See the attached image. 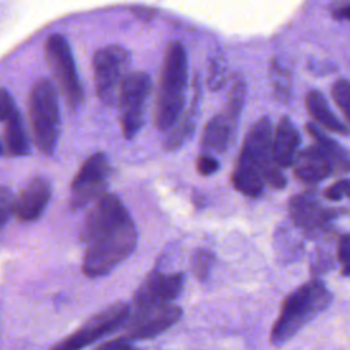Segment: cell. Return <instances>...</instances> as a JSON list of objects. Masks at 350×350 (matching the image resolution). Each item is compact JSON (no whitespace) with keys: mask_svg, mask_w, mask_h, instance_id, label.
Wrapping results in <instances>:
<instances>
[{"mask_svg":"<svg viewBox=\"0 0 350 350\" xmlns=\"http://www.w3.org/2000/svg\"><path fill=\"white\" fill-rule=\"evenodd\" d=\"M86 245L82 271L96 279L112 272L137 246L135 224L115 194L104 193L88 212L79 232Z\"/></svg>","mask_w":350,"mask_h":350,"instance_id":"cell-1","label":"cell"},{"mask_svg":"<svg viewBox=\"0 0 350 350\" xmlns=\"http://www.w3.org/2000/svg\"><path fill=\"white\" fill-rule=\"evenodd\" d=\"M271 145L272 123L268 116H262L249 129L231 178L234 187L249 198H258L265 185L283 189L287 183L272 161Z\"/></svg>","mask_w":350,"mask_h":350,"instance_id":"cell-2","label":"cell"},{"mask_svg":"<svg viewBox=\"0 0 350 350\" xmlns=\"http://www.w3.org/2000/svg\"><path fill=\"white\" fill-rule=\"evenodd\" d=\"M332 294L320 279H312L290 293L271 329V343L280 346L290 340L304 325L324 312Z\"/></svg>","mask_w":350,"mask_h":350,"instance_id":"cell-3","label":"cell"},{"mask_svg":"<svg viewBox=\"0 0 350 350\" xmlns=\"http://www.w3.org/2000/svg\"><path fill=\"white\" fill-rule=\"evenodd\" d=\"M186 88L187 56L185 46L175 41L168 45L161 68L154 118L159 131H168L179 120L186 103Z\"/></svg>","mask_w":350,"mask_h":350,"instance_id":"cell-4","label":"cell"},{"mask_svg":"<svg viewBox=\"0 0 350 350\" xmlns=\"http://www.w3.org/2000/svg\"><path fill=\"white\" fill-rule=\"evenodd\" d=\"M29 122L36 148L52 156L60 135V111L57 93L48 78L37 79L29 93Z\"/></svg>","mask_w":350,"mask_h":350,"instance_id":"cell-5","label":"cell"},{"mask_svg":"<svg viewBox=\"0 0 350 350\" xmlns=\"http://www.w3.org/2000/svg\"><path fill=\"white\" fill-rule=\"evenodd\" d=\"M130 53L122 45H107L98 49L93 57V75L96 93L100 101L113 107L119 101L122 85L131 72Z\"/></svg>","mask_w":350,"mask_h":350,"instance_id":"cell-6","label":"cell"},{"mask_svg":"<svg viewBox=\"0 0 350 350\" xmlns=\"http://www.w3.org/2000/svg\"><path fill=\"white\" fill-rule=\"evenodd\" d=\"M44 52L66 103L72 109L78 108L83 103V88L67 40L62 34H51L45 41Z\"/></svg>","mask_w":350,"mask_h":350,"instance_id":"cell-7","label":"cell"},{"mask_svg":"<svg viewBox=\"0 0 350 350\" xmlns=\"http://www.w3.org/2000/svg\"><path fill=\"white\" fill-rule=\"evenodd\" d=\"M131 313L127 302L118 301L96 313L71 335L55 343L51 350H82L88 345L101 339L123 327Z\"/></svg>","mask_w":350,"mask_h":350,"instance_id":"cell-8","label":"cell"},{"mask_svg":"<svg viewBox=\"0 0 350 350\" xmlns=\"http://www.w3.org/2000/svg\"><path fill=\"white\" fill-rule=\"evenodd\" d=\"M152 89V81L145 71L130 72L120 90L119 108L122 133L126 139H131L139 131L144 122V109L146 98Z\"/></svg>","mask_w":350,"mask_h":350,"instance_id":"cell-9","label":"cell"},{"mask_svg":"<svg viewBox=\"0 0 350 350\" xmlns=\"http://www.w3.org/2000/svg\"><path fill=\"white\" fill-rule=\"evenodd\" d=\"M183 310L172 304L135 309L124 323V331L119 336L126 342L145 340L160 335L182 319Z\"/></svg>","mask_w":350,"mask_h":350,"instance_id":"cell-10","label":"cell"},{"mask_svg":"<svg viewBox=\"0 0 350 350\" xmlns=\"http://www.w3.org/2000/svg\"><path fill=\"white\" fill-rule=\"evenodd\" d=\"M108 174L109 164L107 156L103 152L90 154L71 182L70 206L79 209L103 196Z\"/></svg>","mask_w":350,"mask_h":350,"instance_id":"cell-11","label":"cell"},{"mask_svg":"<svg viewBox=\"0 0 350 350\" xmlns=\"http://www.w3.org/2000/svg\"><path fill=\"white\" fill-rule=\"evenodd\" d=\"M185 284L183 272L152 271L139 284L134 294L135 309H146L171 304L182 291Z\"/></svg>","mask_w":350,"mask_h":350,"instance_id":"cell-12","label":"cell"},{"mask_svg":"<svg viewBox=\"0 0 350 350\" xmlns=\"http://www.w3.org/2000/svg\"><path fill=\"white\" fill-rule=\"evenodd\" d=\"M290 216L293 223L316 238L328 230L331 219L336 216L335 211L323 208L319 201L310 196H295L290 201Z\"/></svg>","mask_w":350,"mask_h":350,"instance_id":"cell-13","label":"cell"},{"mask_svg":"<svg viewBox=\"0 0 350 350\" xmlns=\"http://www.w3.org/2000/svg\"><path fill=\"white\" fill-rule=\"evenodd\" d=\"M51 183L42 176L33 178L29 185L14 198L12 215L19 221H36L45 212L51 200Z\"/></svg>","mask_w":350,"mask_h":350,"instance_id":"cell-14","label":"cell"},{"mask_svg":"<svg viewBox=\"0 0 350 350\" xmlns=\"http://www.w3.org/2000/svg\"><path fill=\"white\" fill-rule=\"evenodd\" d=\"M238 120L239 115L224 108L206 123L201 139V145L206 154H221L227 150L235 137Z\"/></svg>","mask_w":350,"mask_h":350,"instance_id":"cell-15","label":"cell"},{"mask_svg":"<svg viewBox=\"0 0 350 350\" xmlns=\"http://www.w3.org/2000/svg\"><path fill=\"white\" fill-rule=\"evenodd\" d=\"M299 146V133L290 118H280L275 134H272L271 154L278 168H288L297 156Z\"/></svg>","mask_w":350,"mask_h":350,"instance_id":"cell-16","label":"cell"},{"mask_svg":"<svg viewBox=\"0 0 350 350\" xmlns=\"http://www.w3.org/2000/svg\"><path fill=\"white\" fill-rule=\"evenodd\" d=\"M294 176L305 183L321 182L332 172V163L329 159L314 145L299 152L294 161Z\"/></svg>","mask_w":350,"mask_h":350,"instance_id":"cell-17","label":"cell"},{"mask_svg":"<svg viewBox=\"0 0 350 350\" xmlns=\"http://www.w3.org/2000/svg\"><path fill=\"white\" fill-rule=\"evenodd\" d=\"M305 105L310 118L316 122V124H319V127L340 135L349 134V127L342 123L339 118H336V115L329 108L328 101L319 90H310L306 94Z\"/></svg>","mask_w":350,"mask_h":350,"instance_id":"cell-18","label":"cell"},{"mask_svg":"<svg viewBox=\"0 0 350 350\" xmlns=\"http://www.w3.org/2000/svg\"><path fill=\"white\" fill-rule=\"evenodd\" d=\"M200 97H201V88H200V81L198 77H194V94H193V101L191 105L187 111V113L183 116L179 124L172 126L170 129V133L164 141V146L168 150H175L183 145V142L193 134L194 131V124H196V118H197V108L200 104Z\"/></svg>","mask_w":350,"mask_h":350,"instance_id":"cell-19","label":"cell"},{"mask_svg":"<svg viewBox=\"0 0 350 350\" xmlns=\"http://www.w3.org/2000/svg\"><path fill=\"white\" fill-rule=\"evenodd\" d=\"M4 122V144L7 152L12 156H27L30 153V142L19 109L15 108Z\"/></svg>","mask_w":350,"mask_h":350,"instance_id":"cell-20","label":"cell"},{"mask_svg":"<svg viewBox=\"0 0 350 350\" xmlns=\"http://www.w3.org/2000/svg\"><path fill=\"white\" fill-rule=\"evenodd\" d=\"M306 130L309 131L312 138L316 141V146L329 159L332 165L339 167L342 171H347L349 168L347 152L340 145H338L334 139L328 138L319 126L308 123Z\"/></svg>","mask_w":350,"mask_h":350,"instance_id":"cell-21","label":"cell"},{"mask_svg":"<svg viewBox=\"0 0 350 350\" xmlns=\"http://www.w3.org/2000/svg\"><path fill=\"white\" fill-rule=\"evenodd\" d=\"M269 77L275 97L282 103H287L291 94V75L288 70L284 68L278 59H275L271 63Z\"/></svg>","mask_w":350,"mask_h":350,"instance_id":"cell-22","label":"cell"},{"mask_svg":"<svg viewBox=\"0 0 350 350\" xmlns=\"http://www.w3.org/2000/svg\"><path fill=\"white\" fill-rule=\"evenodd\" d=\"M304 252V243L297 238L290 237L288 234H283L282 237H276V254L278 260L283 264H290L301 258Z\"/></svg>","mask_w":350,"mask_h":350,"instance_id":"cell-23","label":"cell"},{"mask_svg":"<svg viewBox=\"0 0 350 350\" xmlns=\"http://www.w3.org/2000/svg\"><path fill=\"white\" fill-rule=\"evenodd\" d=\"M213 264H215V256L209 250L197 249L191 256V271L200 282L206 280V278L212 271Z\"/></svg>","mask_w":350,"mask_h":350,"instance_id":"cell-24","label":"cell"},{"mask_svg":"<svg viewBox=\"0 0 350 350\" xmlns=\"http://www.w3.org/2000/svg\"><path fill=\"white\" fill-rule=\"evenodd\" d=\"M332 98L342 111L343 116L349 120L350 115V83L347 79L340 78L332 86Z\"/></svg>","mask_w":350,"mask_h":350,"instance_id":"cell-25","label":"cell"},{"mask_svg":"<svg viewBox=\"0 0 350 350\" xmlns=\"http://www.w3.org/2000/svg\"><path fill=\"white\" fill-rule=\"evenodd\" d=\"M226 83V66L220 53L211 59L208 71V85L211 90H219Z\"/></svg>","mask_w":350,"mask_h":350,"instance_id":"cell-26","label":"cell"},{"mask_svg":"<svg viewBox=\"0 0 350 350\" xmlns=\"http://www.w3.org/2000/svg\"><path fill=\"white\" fill-rule=\"evenodd\" d=\"M334 268V258L328 250L316 249L310 257V272L317 279V276L324 275L325 272Z\"/></svg>","mask_w":350,"mask_h":350,"instance_id":"cell-27","label":"cell"},{"mask_svg":"<svg viewBox=\"0 0 350 350\" xmlns=\"http://www.w3.org/2000/svg\"><path fill=\"white\" fill-rule=\"evenodd\" d=\"M14 198L12 191L8 187L0 186V232L12 215Z\"/></svg>","mask_w":350,"mask_h":350,"instance_id":"cell-28","label":"cell"},{"mask_svg":"<svg viewBox=\"0 0 350 350\" xmlns=\"http://www.w3.org/2000/svg\"><path fill=\"white\" fill-rule=\"evenodd\" d=\"M350 238L349 234H343L338 239V260L340 262V271L343 276H349L350 272Z\"/></svg>","mask_w":350,"mask_h":350,"instance_id":"cell-29","label":"cell"},{"mask_svg":"<svg viewBox=\"0 0 350 350\" xmlns=\"http://www.w3.org/2000/svg\"><path fill=\"white\" fill-rule=\"evenodd\" d=\"M349 190H350V185H349V180L347 179H340L338 182H335L334 185H331L324 196L325 198H328L329 201H340L342 198L347 197L349 196Z\"/></svg>","mask_w":350,"mask_h":350,"instance_id":"cell-30","label":"cell"},{"mask_svg":"<svg viewBox=\"0 0 350 350\" xmlns=\"http://www.w3.org/2000/svg\"><path fill=\"white\" fill-rule=\"evenodd\" d=\"M219 167H220L219 161L215 157H212L211 154H206V153L201 154L197 160V171L202 176H208V175L215 174L219 170Z\"/></svg>","mask_w":350,"mask_h":350,"instance_id":"cell-31","label":"cell"},{"mask_svg":"<svg viewBox=\"0 0 350 350\" xmlns=\"http://www.w3.org/2000/svg\"><path fill=\"white\" fill-rule=\"evenodd\" d=\"M15 108L16 107L12 96L7 89L0 86V122H4Z\"/></svg>","mask_w":350,"mask_h":350,"instance_id":"cell-32","label":"cell"},{"mask_svg":"<svg viewBox=\"0 0 350 350\" xmlns=\"http://www.w3.org/2000/svg\"><path fill=\"white\" fill-rule=\"evenodd\" d=\"M123 342H124V340L118 336V338H115V339H112V340L104 342L103 345H100V346H98L97 349H94V350H119V349L122 347Z\"/></svg>","mask_w":350,"mask_h":350,"instance_id":"cell-33","label":"cell"},{"mask_svg":"<svg viewBox=\"0 0 350 350\" xmlns=\"http://www.w3.org/2000/svg\"><path fill=\"white\" fill-rule=\"evenodd\" d=\"M3 152H4V149H3V146H1V144H0V156L3 154Z\"/></svg>","mask_w":350,"mask_h":350,"instance_id":"cell-34","label":"cell"}]
</instances>
